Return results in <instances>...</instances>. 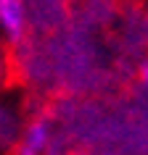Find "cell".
Returning <instances> with one entry per match:
<instances>
[{
    "instance_id": "obj_3",
    "label": "cell",
    "mask_w": 148,
    "mask_h": 155,
    "mask_svg": "<svg viewBox=\"0 0 148 155\" xmlns=\"http://www.w3.org/2000/svg\"><path fill=\"white\" fill-rule=\"evenodd\" d=\"M16 137V116L5 105H0V147H8Z\"/></svg>"
},
{
    "instance_id": "obj_1",
    "label": "cell",
    "mask_w": 148,
    "mask_h": 155,
    "mask_svg": "<svg viewBox=\"0 0 148 155\" xmlns=\"http://www.w3.org/2000/svg\"><path fill=\"white\" fill-rule=\"evenodd\" d=\"M26 29L24 0H0V32L11 42H19Z\"/></svg>"
},
{
    "instance_id": "obj_5",
    "label": "cell",
    "mask_w": 148,
    "mask_h": 155,
    "mask_svg": "<svg viewBox=\"0 0 148 155\" xmlns=\"http://www.w3.org/2000/svg\"><path fill=\"white\" fill-rule=\"evenodd\" d=\"M5 79V61H3V53H0V84Z\"/></svg>"
},
{
    "instance_id": "obj_6",
    "label": "cell",
    "mask_w": 148,
    "mask_h": 155,
    "mask_svg": "<svg viewBox=\"0 0 148 155\" xmlns=\"http://www.w3.org/2000/svg\"><path fill=\"white\" fill-rule=\"evenodd\" d=\"M19 155H37V153H32L29 147H24V145H21V147H19Z\"/></svg>"
},
{
    "instance_id": "obj_2",
    "label": "cell",
    "mask_w": 148,
    "mask_h": 155,
    "mask_svg": "<svg viewBox=\"0 0 148 155\" xmlns=\"http://www.w3.org/2000/svg\"><path fill=\"white\" fill-rule=\"evenodd\" d=\"M50 134H53V124H50V118L45 113L34 116L32 121H29V126H26V131H24V147H29L32 153L40 155L42 150L48 147Z\"/></svg>"
},
{
    "instance_id": "obj_4",
    "label": "cell",
    "mask_w": 148,
    "mask_h": 155,
    "mask_svg": "<svg viewBox=\"0 0 148 155\" xmlns=\"http://www.w3.org/2000/svg\"><path fill=\"white\" fill-rule=\"evenodd\" d=\"M140 82H143V87L148 90V61L143 63V68H140Z\"/></svg>"
}]
</instances>
